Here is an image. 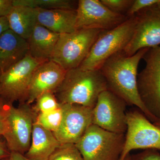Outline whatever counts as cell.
<instances>
[{
	"label": "cell",
	"instance_id": "6da1fadb",
	"mask_svg": "<svg viewBox=\"0 0 160 160\" xmlns=\"http://www.w3.org/2000/svg\"><path fill=\"white\" fill-rule=\"evenodd\" d=\"M149 48L140 49L132 56L123 51L106 60L100 68L108 89L129 106H135L152 123L158 120L148 112L140 98L138 89V69L140 61Z\"/></svg>",
	"mask_w": 160,
	"mask_h": 160
},
{
	"label": "cell",
	"instance_id": "7a4b0ae2",
	"mask_svg": "<svg viewBox=\"0 0 160 160\" xmlns=\"http://www.w3.org/2000/svg\"><path fill=\"white\" fill-rule=\"evenodd\" d=\"M106 90L107 83L100 69L85 70L78 67L66 71L54 94L60 104L93 108L99 95Z\"/></svg>",
	"mask_w": 160,
	"mask_h": 160
},
{
	"label": "cell",
	"instance_id": "3957f363",
	"mask_svg": "<svg viewBox=\"0 0 160 160\" xmlns=\"http://www.w3.org/2000/svg\"><path fill=\"white\" fill-rule=\"evenodd\" d=\"M0 109L3 120L2 137L10 152L24 155L31 144L32 128L37 114L27 103L13 104L0 101Z\"/></svg>",
	"mask_w": 160,
	"mask_h": 160
},
{
	"label": "cell",
	"instance_id": "277c9868",
	"mask_svg": "<svg viewBox=\"0 0 160 160\" xmlns=\"http://www.w3.org/2000/svg\"><path fill=\"white\" fill-rule=\"evenodd\" d=\"M136 20L135 15L114 29L101 32L79 67L85 70L100 69L109 58L123 51L132 37Z\"/></svg>",
	"mask_w": 160,
	"mask_h": 160
},
{
	"label": "cell",
	"instance_id": "5b68a950",
	"mask_svg": "<svg viewBox=\"0 0 160 160\" xmlns=\"http://www.w3.org/2000/svg\"><path fill=\"white\" fill-rule=\"evenodd\" d=\"M102 31L80 29L60 34L50 60L57 63L66 71L79 67Z\"/></svg>",
	"mask_w": 160,
	"mask_h": 160
},
{
	"label": "cell",
	"instance_id": "8992f818",
	"mask_svg": "<svg viewBox=\"0 0 160 160\" xmlns=\"http://www.w3.org/2000/svg\"><path fill=\"white\" fill-rule=\"evenodd\" d=\"M125 138L92 124L75 145L84 160H119Z\"/></svg>",
	"mask_w": 160,
	"mask_h": 160
},
{
	"label": "cell",
	"instance_id": "52a82bcc",
	"mask_svg": "<svg viewBox=\"0 0 160 160\" xmlns=\"http://www.w3.org/2000/svg\"><path fill=\"white\" fill-rule=\"evenodd\" d=\"M142 59L146 66L138 75L139 94L149 113L160 119V46L149 48Z\"/></svg>",
	"mask_w": 160,
	"mask_h": 160
},
{
	"label": "cell",
	"instance_id": "ba28073f",
	"mask_svg": "<svg viewBox=\"0 0 160 160\" xmlns=\"http://www.w3.org/2000/svg\"><path fill=\"white\" fill-rule=\"evenodd\" d=\"M42 63L28 54L3 73L0 82V101L10 104L16 101L26 102L32 77Z\"/></svg>",
	"mask_w": 160,
	"mask_h": 160
},
{
	"label": "cell",
	"instance_id": "9c48e42d",
	"mask_svg": "<svg viewBox=\"0 0 160 160\" xmlns=\"http://www.w3.org/2000/svg\"><path fill=\"white\" fill-rule=\"evenodd\" d=\"M127 130L122 152L119 160H124L135 149L160 150V129L141 111L126 112Z\"/></svg>",
	"mask_w": 160,
	"mask_h": 160
},
{
	"label": "cell",
	"instance_id": "30bf717a",
	"mask_svg": "<svg viewBox=\"0 0 160 160\" xmlns=\"http://www.w3.org/2000/svg\"><path fill=\"white\" fill-rule=\"evenodd\" d=\"M127 105L111 91H103L92 109V124L107 131L125 134L127 130Z\"/></svg>",
	"mask_w": 160,
	"mask_h": 160
},
{
	"label": "cell",
	"instance_id": "8fae6325",
	"mask_svg": "<svg viewBox=\"0 0 160 160\" xmlns=\"http://www.w3.org/2000/svg\"><path fill=\"white\" fill-rule=\"evenodd\" d=\"M135 15L137 20L134 32L123 51L129 56L140 49L160 46V6L156 4Z\"/></svg>",
	"mask_w": 160,
	"mask_h": 160
},
{
	"label": "cell",
	"instance_id": "7c38bea8",
	"mask_svg": "<svg viewBox=\"0 0 160 160\" xmlns=\"http://www.w3.org/2000/svg\"><path fill=\"white\" fill-rule=\"evenodd\" d=\"M76 11V30H110L129 18L126 15L112 11L99 0H80Z\"/></svg>",
	"mask_w": 160,
	"mask_h": 160
},
{
	"label": "cell",
	"instance_id": "4fadbf2b",
	"mask_svg": "<svg viewBox=\"0 0 160 160\" xmlns=\"http://www.w3.org/2000/svg\"><path fill=\"white\" fill-rule=\"evenodd\" d=\"M61 104L62 119L53 134L61 144H76L92 125L93 108L78 104Z\"/></svg>",
	"mask_w": 160,
	"mask_h": 160
},
{
	"label": "cell",
	"instance_id": "5bb4252c",
	"mask_svg": "<svg viewBox=\"0 0 160 160\" xmlns=\"http://www.w3.org/2000/svg\"><path fill=\"white\" fill-rule=\"evenodd\" d=\"M66 71L52 60L40 64L32 77L26 102L31 105L43 93H54L62 82Z\"/></svg>",
	"mask_w": 160,
	"mask_h": 160
},
{
	"label": "cell",
	"instance_id": "9a60e30c",
	"mask_svg": "<svg viewBox=\"0 0 160 160\" xmlns=\"http://www.w3.org/2000/svg\"><path fill=\"white\" fill-rule=\"evenodd\" d=\"M29 54L27 40L9 29L0 36V70L2 74Z\"/></svg>",
	"mask_w": 160,
	"mask_h": 160
},
{
	"label": "cell",
	"instance_id": "2e32d148",
	"mask_svg": "<svg viewBox=\"0 0 160 160\" xmlns=\"http://www.w3.org/2000/svg\"><path fill=\"white\" fill-rule=\"evenodd\" d=\"M36 9L38 24L50 31L61 34L76 30V9Z\"/></svg>",
	"mask_w": 160,
	"mask_h": 160
},
{
	"label": "cell",
	"instance_id": "e0dca14e",
	"mask_svg": "<svg viewBox=\"0 0 160 160\" xmlns=\"http://www.w3.org/2000/svg\"><path fill=\"white\" fill-rule=\"evenodd\" d=\"M59 36L38 24L27 40L29 54L42 62L50 60Z\"/></svg>",
	"mask_w": 160,
	"mask_h": 160
},
{
	"label": "cell",
	"instance_id": "ac0fdd59",
	"mask_svg": "<svg viewBox=\"0 0 160 160\" xmlns=\"http://www.w3.org/2000/svg\"><path fill=\"white\" fill-rule=\"evenodd\" d=\"M60 145L52 132L34 123L31 144L24 155L30 160H48Z\"/></svg>",
	"mask_w": 160,
	"mask_h": 160
},
{
	"label": "cell",
	"instance_id": "d6986e66",
	"mask_svg": "<svg viewBox=\"0 0 160 160\" xmlns=\"http://www.w3.org/2000/svg\"><path fill=\"white\" fill-rule=\"evenodd\" d=\"M7 18L10 29L26 40L29 39L38 24L36 9L14 3Z\"/></svg>",
	"mask_w": 160,
	"mask_h": 160
},
{
	"label": "cell",
	"instance_id": "ffe728a7",
	"mask_svg": "<svg viewBox=\"0 0 160 160\" xmlns=\"http://www.w3.org/2000/svg\"><path fill=\"white\" fill-rule=\"evenodd\" d=\"M16 5L36 9H73L72 2L67 0H13Z\"/></svg>",
	"mask_w": 160,
	"mask_h": 160
},
{
	"label": "cell",
	"instance_id": "44dd1931",
	"mask_svg": "<svg viewBox=\"0 0 160 160\" xmlns=\"http://www.w3.org/2000/svg\"><path fill=\"white\" fill-rule=\"evenodd\" d=\"M62 117L63 110L61 104L60 107L56 110L38 114L34 123L53 133L58 129Z\"/></svg>",
	"mask_w": 160,
	"mask_h": 160
},
{
	"label": "cell",
	"instance_id": "7402d4cb",
	"mask_svg": "<svg viewBox=\"0 0 160 160\" xmlns=\"http://www.w3.org/2000/svg\"><path fill=\"white\" fill-rule=\"evenodd\" d=\"M34 102L36 103L32 106V109L37 114L53 111L58 109L61 105L54 93L49 92L41 95Z\"/></svg>",
	"mask_w": 160,
	"mask_h": 160
},
{
	"label": "cell",
	"instance_id": "603a6c76",
	"mask_svg": "<svg viewBox=\"0 0 160 160\" xmlns=\"http://www.w3.org/2000/svg\"><path fill=\"white\" fill-rule=\"evenodd\" d=\"M48 160H84L75 144H63L55 150Z\"/></svg>",
	"mask_w": 160,
	"mask_h": 160
},
{
	"label": "cell",
	"instance_id": "cb8c5ba5",
	"mask_svg": "<svg viewBox=\"0 0 160 160\" xmlns=\"http://www.w3.org/2000/svg\"><path fill=\"white\" fill-rule=\"evenodd\" d=\"M134 0H101V2L112 11L124 14L131 7ZM125 15V14H124Z\"/></svg>",
	"mask_w": 160,
	"mask_h": 160
},
{
	"label": "cell",
	"instance_id": "d4e9b609",
	"mask_svg": "<svg viewBox=\"0 0 160 160\" xmlns=\"http://www.w3.org/2000/svg\"><path fill=\"white\" fill-rule=\"evenodd\" d=\"M158 2L159 0H134L126 16L129 18L133 16L143 9L156 5Z\"/></svg>",
	"mask_w": 160,
	"mask_h": 160
},
{
	"label": "cell",
	"instance_id": "484cf974",
	"mask_svg": "<svg viewBox=\"0 0 160 160\" xmlns=\"http://www.w3.org/2000/svg\"><path fill=\"white\" fill-rule=\"evenodd\" d=\"M131 160H160V152L157 149H146L142 152L131 155Z\"/></svg>",
	"mask_w": 160,
	"mask_h": 160
},
{
	"label": "cell",
	"instance_id": "4316f807",
	"mask_svg": "<svg viewBox=\"0 0 160 160\" xmlns=\"http://www.w3.org/2000/svg\"><path fill=\"white\" fill-rule=\"evenodd\" d=\"M13 6V0H0V17H7Z\"/></svg>",
	"mask_w": 160,
	"mask_h": 160
},
{
	"label": "cell",
	"instance_id": "83f0119b",
	"mask_svg": "<svg viewBox=\"0 0 160 160\" xmlns=\"http://www.w3.org/2000/svg\"><path fill=\"white\" fill-rule=\"evenodd\" d=\"M10 152L6 142H2L0 140V160L7 158L10 157Z\"/></svg>",
	"mask_w": 160,
	"mask_h": 160
},
{
	"label": "cell",
	"instance_id": "f1b7e54d",
	"mask_svg": "<svg viewBox=\"0 0 160 160\" xmlns=\"http://www.w3.org/2000/svg\"><path fill=\"white\" fill-rule=\"evenodd\" d=\"M9 29L10 27L7 17H0V36Z\"/></svg>",
	"mask_w": 160,
	"mask_h": 160
},
{
	"label": "cell",
	"instance_id": "f546056e",
	"mask_svg": "<svg viewBox=\"0 0 160 160\" xmlns=\"http://www.w3.org/2000/svg\"><path fill=\"white\" fill-rule=\"evenodd\" d=\"M9 159L10 160H30L26 158L24 155L16 152H11Z\"/></svg>",
	"mask_w": 160,
	"mask_h": 160
},
{
	"label": "cell",
	"instance_id": "4dcf8cb0",
	"mask_svg": "<svg viewBox=\"0 0 160 160\" xmlns=\"http://www.w3.org/2000/svg\"><path fill=\"white\" fill-rule=\"evenodd\" d=\"M3 132V120L2 116L0 109V138L2 137Z\"/></svg>",
	"mask_w": 160,
	"mask_h": 160
},
{
	"label": "cell",
	"instance_id": "1f68e13d",
	"mask_svg": "<svg viewBox=\"0 0 160 160\" xmlns=\"http://www.w3.org/2000/svg\"><path fill=\"white\" fill-rule=\"evenodd\" d=\"M153 124L160 129V119L157 120L154 122L152 123Z\"/></svg>",
	"mask_w": 160,
	"mask_h": 160
},
{
	"label": "cell",
	"instance_id": "d6a6232c",
	"mask_svg": "<svg viewBox=\"0 0 160 160\" xmlns=\"http://www.w3.org/2000/svg\"><path fill=\"white\" fill-rule=\"evenodd\" d=\"M124 160H131V155H130V154L128 155V156L125 158Z\"/></svg>",
	"mask_w": 160,
	"mask_h": 160
},
{
	"label": "cell",
	"instance_id": "836d02e7",
	"mask_svg": "<svg viewBox=\"0 0 160 160\" xmlns=\"http://www.w3.org/2000/svg\"><path fill=\"white\" fill-rule=\"evenodd\" d=\"M2 72L0 70V82H1V78H2Z\"/></svg>",
	"mask_w": 160,
	"mask_h": 160
},
{
	"label": "cell",
	"instance_id": "e575fe53",
	"mask_svg": "<svg viewBox=\"0 0 160 160\" xmlns=\"http://www.w3.org/2000/svg\"><path fill=\"white\" fill-rule=\"evenodd\" d=\"M158 6H160V0H159L158 2L157 3Z\"/></svg>",
	"mask_w": 160,
	"mask_h": 160
},
{
	"label": "cell",
	"instance_id": "d590c367",
	"mask_svg": "<svg viewBox=\"0 0 160 160\" xmlns=\"http://www.w3.org/2000/svg\"><path fill=\"white\" fill-rule=\"evenodd\" d=\"M1 160H10V159H9V157L8 158H7Z\"/></svg>",
	"mask_w": 160,
	"mask_h": 160
}]
</instances>
